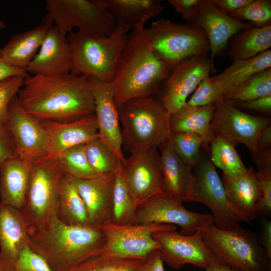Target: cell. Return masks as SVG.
Segmentation results:
<instances>
[{
	"label": "cell",
	"mask_w": 271,
	"mask_h": 271,
	"mask_svg": "<svg viewBox=\"0 0 271 271\" xmlns=\"http://www.w3.org/2000/svg\"><path fill=\"white\" fill-rule=\"evenodd\" d=\"M17 97L25 111L40 121L71 122L95 111L88 77L71 72L29 75Z\"/></svg>",
	"instance_id": "1"
},
{
	"label": "cell",
	"mask_w": 271,
	"mask_h": 271,
	"mask_svg": "<svg viewBox=\"0 0 271 271\" xmlns=\"http://www.w3.org/2000/svg\"><path fill=\"white\" fill-rule=\"evenodd\" d=\"M145 25L138 26L128 34L111 82L117 108L132 99L157 95L171 71L154 52Z\"/></svg>",
	"instance_id": "2"
},
{
	"label": "cell",
	"mask_w": 271,
	"mask_h": 271,
	"mask_svg": "<svg viewBox=\"0 0 271 271\" xmlns=\"http://www.w3.org/2000/svg\"><path fill=\"white\" fill-rule=\"evenodd\" d=\"M29 244L53 271H72L85 259L102 252L105 237L92 225H69L55 218L45 228L29 234Z\"/></svg>",
	"instance_id": "3"
},
{
	"label": "cell",
	"mask_w": 271,
	"mask_h": 271,
	"mask_svg": "<svg viewBox=\"0 0 271 271\" xmlns=\"http://www.w3.org/2000/svg\"><path fill=\"white\" fill-rule=\"evenodd\" d=\"M129 29L117 26L106 37L71 32L67 40L72 55L71 72L111 82L128 39Z\"/></svg>",
	"instance_id": "4"
},
{
	"label": "cell",
	"mask_w": 271,
	"mask_h": 271,
	"mask_svg": "<svg viewBox=\"0 0 271 271\" xmlns=\"http://www.w3.org/2000/svg\"><path fill=\"white\" fill-rule=\"evenodd\" d=\"M117 109L122 147L130 154L158 147L170 135V114L157 96L132 99Z\"/></svg>",
	"instance_id": "5"
},
{
	"label": "cell",
	"mask_w": 271,
	"mask_h": 271,
	"mask_svg": "<svg viewBox=\"0 0 271 271\" xmlns=\"http://www.w3.org/2000/svg\"><path fill=\"white\" fill-rule=\"evenodd\" d=\"M203 239L216 260L239 271H267L271 267L258 237L239 224L221 229L214 224L199 229Z\"/></svg>",
	"instance_id": "6"
},
{
	"label": "cell",
	"mask_w": 271,
	"mask_h": 271,
	"mask_svg": "<svg viewBox=\"0 0 271 271\" xmlns=\"http://www.w3.org/2000/svg\"><path fill=\"white\" fill-rule=\"evenodd\" d=\"M47 13L41 24L54 26L63 37L77 29L90 35L106 37L117 25L104 0H46Z\"/></svg>",
	"instance_id": "7"
},
{
	"label": "cell",
	"mask_w": 271,
	"mask_h": 271,
	"mask_svg": "<svg viewBox=\"0 0 271 271\" xmlns=\"http://www.w3.org/2000/svg\"><path fill=\"white\" fill-rule=\"evenodd\" d=\"M61 175L56 161L45 158L33 161L25 202L20 210L29 234L45 228L57 217Z\"/></svg>",
	"instance_id": "8"
},
{
	"label": "cell",
	"mask_w": 271,
	"mask_h": 271,
	"mask_svg": "<svg viewBox=\"0 0 271 271\" xmlns=\"http://www.w3.org/2000/svg\"><path fill=\"white\" fill-rule=\"evenodd\" d=\"M147 29L154 52L171 69L187 58L207 55L210 52L206 34L194 24L160 19L152 23Z\"/></svg>",
	"instance_id": "9"
},
{
	"label": "cell",
	"mask_w": 271,
	"mask_h": 271,
	"mask_svg": "<svg viewBox=\"0 0 271 271\" xmlns=\"http://www.w3.org/2000/svg\"><path fill=\"white\" fill-rule=\"evenodd\" d=\"M98 227L105 237L102 252L121 258L146 259L160 245L154 233L176 230V225L168 224H133L117 225L110 221Z\"/></svg>",
	"instance_id": "10"
},
{
	"label": "cell",
	"mask_w": 271,
	"mask_h": 271,
	"mask_svg": "<svg viewBox=\"0 0 271 271\" xmlns=\"http://www.w3.org/2000/svg\"><path fill=\"white\" fill-rule=\"evenodd\" d=\"M194 169L187 201L206 205L212 213L217 228L224 230L234 228L242 220L228 199L215 166L210 160L202 159Z\"/></svg>",
	"instance_id": "11"
},
{
	"label": "cell",
	"mask_w": 271,
	"mask_h": 271,
	"mask_svg": "<svg viewBox=\"0 0 271 271\" xmlns=\"http://www.w3.org/2000/svg\"><path fill=\"white\" fill-rule=\"evenodd\" d=\"M121 164L126 184L138 206L165 193L158 147L130 154Z\"/></svg>",
	"instance_id": "12"
},
{
	"label": "cell",
	"mask_w": 271,
	"mask_h": 271,
	"mask_svg": "<svg viewBox=\"0 0 271 271\" xmlns=\"http://www.w3.org/2000/svg\"><path fill=\"white\" fill-rule=\"evenodd\" d=\"M213 62L207 55L187 58L174 65L157 95L171 115L187 102L200 82L209 77Z\"/></svg>",
	"instance_id": "13"
},
{
	"label": "cell",
	"mask_w": 271,
	"mask_h": 271,
	"mask_svg": "<svg viewBox=\"0 0 271 271\" xmlns=\"http://www.w3.org/2000/svg\"><path fill=\"white\" fill-rule=\"evenodd\" d=\"M215 112L211 122L212 130L242 144L251 155L257 152L256 144L261 131L270 123V117L252 115L238 109L233 103L220 97L214 104Z\"/></svg>",
	"instance_id": "14"
},
{
	"label": "cell",
	"mask_w": 271,
	"mask_h": 271,
	"mask_svg": "<svg viewBox=\"0 0 271 271\" xmlns=\"http://www.w3.org/2000/svg\"><path fill=\"white\" fill-rule=\"evenodd\" d=\"M152 223L177 225L180 233L190 235L214 220L211 214L187 210L181 201L164 193L138 207L134 224Z\"/></svg>",
	"instance_id": "15"
},
{
	"label": "cell",
	"mask_w": 271,
	"mask_h": 271,
	"mask_svg": "<svg viewBox=\"0 0 271 271\" xmlns=\"http://www.w3.org/2000/svg\"><path fill=\"white\" fill-rule=\"evenodd\" d=\"M153 236L159 243L163 261L173 269L186 264L206 268L218 261L205 243L200 229L190 235L176 230L162 231Z\"/></svg>",
	"instance_id": "16"
},
{
	"label": "cell",
	"mask_w": 271,
	"mask_h": 271,
	"mask_svg": "<svg viewBox=\"0 0 271 271\" xmlns=\"http://www.w3.org/2000/svg\"><path fill=\"white\" fill-rule=\"evenodd\" d=\"M184 20L204 32L209 44L210 59L213 62L214 58L226 49L234 35L241 29L254 26L249 22L234 19L210 0H199Z\"/></svg>",
	"instance_id": "17"
},
{
	"label": "cell",
	"mask_w": 271,
	"mask_h": 271,
	"mask_svg": "<svg viewBox=\"0 0 271 271\" xmlns=\"http://www.w3.org/2000/svg\"><path fill=\"white\" fill-rule=\"evenodd\" d=\"M6 124L15 141V153L32 161L47 158V139L41 121L25 111L17 94L10 102Z\"/></svg>",
	"instance_id": "18"
},
{
	"label": "cell",
	"mask_w": 271,
	"mask_h": 271,
	"mask_svg": "<svg viewBox=\"0 0 271 271\" xmlns=\"http://www.w3.org/2000/svg\"><path fill=\"white\" fill-rule=\"evenodd\" d=\"M95 103L94 114L99 138L123 163L121 128L111 82L88 77Z\"/></svg>",
	"instance_id": "19"
},
{
	"label": "cell",
	"mask_w": 271,
	"mask_h": 271,
	"mask_svg": "<svg viewBox=\"0 0 271 271\" xmlns=\"http://www.w3.org/2000/svg\"><path fill=\"white\" fill-rule=\"evenodd\" d=\"M48 143V159L56 161L63 152L99 137L95 114L71 122L40 121Z\"/></svg>",
	"instance_id": "20"
},
{
	"label": "cell",
	"mask_w": 271,
	"mask_h": 271,
	"mask_svg": "<svg viewBox=\"0 0 271 271\" xmlns=\"http://www.w3.org/2000/svg\"><path fill=\"white\" fill-rule=\"evenodd\" d=\"M29 242L20 210L0 201V264L4 271H12L20 252Z\"/></svg>",
	"instance_id": "21"
},
{
	"label": "cell",
	"mask_w": 271,
	"mask_h": 271,
	"mask_svg": "<svg viewBox=\"0 0 271 271\" xmlns=\"http://www.w3.org/2000/svg\"><path fill=\"white\" fill-rule=\"evenodd\" d=\"M72 67V55L66 38L54 25L47 35L33 60L26 69L34 75H55L68 73Z\"/></svg>",
	"instance_id": "22"
},
{
	"label": "cell",
	"mask_w": 271,
	"mask_h": 271,
	"mask_svg": "<svg viewBox=\"0 0 271 271\" xmlns=\"http://www.w3.org/2000/svg\"><path fill=\"white\" fill-rule=\"evenodd\" d=\"M222 181L228 199L242 221L250 222L255 219L261 189L254 169L250 167L238 175L223 174Z\"/></svg>",
	"instance_id": "23"
},
{
	"label": "cell",
	"mask_w": 271,
	"mask_h": 271,
	"mask_svg": "<svg viewBox=\"0 0 271 271\" xmlns=\"http://www.w3.org/2000/svg\"><path fill=\"white\" fill-rule=\"evenodd\" d=\"M74 179L86 207L90 225L98 227L111 221L114 177Z\"/></svg>",
	"instance_id": "24"
},
{
	"label": "cell",
	"mask_w": 271,
	"mask_h": 271,
	"mask_svg": "<svg viewBox=\"0 0 271 271\" xmlns=\"http://www.w3.org/2000/svg\"><path fill=\"white\" fill-rule=\"evenodd\" d=\"M165 193L187 201L192 184V169L185 165L175 152L170 136L158 146Z\"/></svg>",
	"instance_id": "25"
},
{
	"label": "cell",
	"mask_w": 271,
	"mask_h": 271,
	"mask_svg": "<svg viewBox=\"0 0 271 271\" xmlns=\"http://www.w3.org/2000/svg\"><path fill=\"white\" fill-rule=\"evenodd\" d=\"M33 161L15 153L0 165L1 202L20 210L29 183Z\"/></svg>",
	"instance_id": "26"
},
{
	"label": "cell",
	"mask_w": 271,
	"mask_h": 271,
	"mask_svg": "<svg viewBox=\"0 0 271 271\" xmlns=\"http://www.w3.org/2000/svg\"><path fill=\"white\" fill-rule=\"evenodd\" d=\"M215 112L214 104L204 106H193L187 102L172 113L170 117L171 132H188L200 137L208 147L214 139L211 122Z\"/></svg>",
	"instance_id": "27"
},
{
	"label": "cell",
	"mask_w": 271,
	"mask_h": 271,
	"mask_svg": "<svg viewBox=\"0 0 271 271\" xmlns=\"http://www.w3.org/2000/svg\"><path fill=\"white\" fill-rule=\"evenodd\" d=\"M49 27L41 24L14 35L0 49V58L9 65L26 70L37 54Z\"/></svg>",
	"instance_id": "28"
},
{
	"label": "cell",
	"mask_w": 271,
	"mask_h": 271,
	"mask_svg": "<svg viewBox=\"0 0 271 271\" xmlns=\"http://www.w3.org/2000/svg\"><path fill=\"white\" fill-rule=\"evenodd\" d=\"M269 68H271L270 49L251 59L233 60L222 72L210 79L220 97H224L251 75Z\"/></svg>",
	"instance_id": "29"
},
{
	"label": "cell",
	"mask_w": 271,
	"mask_h": 271,
	"mask_svg": "<svg viewBox=\"0 0 271 271\" xmlns=\"http://www.w3.org/2000/svg\"><path fill=\"white\" fill-rule=\"evenodd\" d=\"M104 2L117 26L129 30L146 24L164 8L160 0H104Z\"/></svg>",
	"instance_id": "30"
},
{
	"label": "cell",
	"mask_w": 271,
	"mask_h": 271,
	"mask_svg": "<svg viewBox=\"0 0 271 271\" xmlns=\"http://www.w3.org/2000/svg\"><path fill=\"white\" fill-rule=\"evenodd\" d=\"M57 217L64 223L74 226L90 225L85 204L74 179L61 174L59 181Z\"/></svg>",
	"instance_id": "31"
},
{
	"label": "cell",
	"mask_w": 271,
	"mask_h": 271,
	"mask_svg": "<svg viewBox=\"0 0 271 271\" xmlns=\"http://www.w3.org/2000/svg\"><path fill=\"white\" fill-rule=\"evenodd\" d=\"M230 40L228 55L232 60L251 59L270 47L271 25L241 29Z\"/></svg>",
	"instance_id": "32"
},
{
	"label": "cell",
	"mask_w": 271,
	"mask_h": 271,
	"mask_svg": "<svg viewBox=\"0 0 271 271\" xmlns=\"http://www.w3.org/2000/svg\"><path fill=\"white\" fill-rule=\"evenodd\" d=\"M138 207L126 184L121 164L113 179L111 222L117 225L134 224Z\"/></svg>",
	"instance_id": "33"
},
{
	"label": "cell",
	"mask_w": 271,
	"mask_h": 271,
	"mask_svg": "<svg viewBox=\"0 0 271 271\" xmlns=\"http://www.w3.org/2000/svg\"><path fill=\"white\" fill-rule=\"evenodd\" d=\"M210 145V161L223 174L235 175L246 171L247 168L235 149L236 144L231 139L216 134Z\"/></svg>",
	"instance_id": "34"
},
{
	"label": "cell",
	"mask_w": 271,
	"mask_h": 271,
	"mask_svg": "<svg viewBox=\"0 0 271 271\" xmlns=\"http://www.w3.org/2000/svg\"><path fill=\"white\" fill-rule=\"evenodd\" d=\"M85 146L88 162L98 176L113 178L122 163L114 152L99 137Z\"/></svg>",
	"instance_id": "35"
},
{
	"label": "cell",
	"mask_w": 271,
	"mask_h": 271,
	"mask_svg": "<svg viewBox=\"0 0 271 271\" xmlns=\"http://www.w3.org/2000/svg\"><path fill=\"white\" fill-rule=\"evenodd\" d=\"M271 95V68L250 76L223 98L233 104Z\"/></svg>",
	"instance_id": "36"
},
{
	"label": "cell",
	"mask_w": 271,
	"mask_h": 271,
	"mask_svg": "<svg viewBox=\"0 0 271 271\" xmlns=\"http://www.w3.org/2000/svg\"><path fill=\"white\" fill-rule=\"evenodd\" d=\"M85 145L69 149L58 157L56 161L61 174L69 175L75 179L99 177L88 162Z\"/></svg>",
	"instance_id": "37"
},
{
	"label": "cell",
	"mask_w": 271,
	"mask_h": 271,
	"mask_svg": "<svg viewBox=\"0 0 271 271\" xmlns=\"http://www.w3.org/2000/svg\"><path fill=\"white\" fill-rule=\"evenodd\" d=\"M144 260L118 258L101 252L85 259L72 271H138Z\"/></svg>",
	"instance_id": "38"
},
{
	"label": "cell",
	"mask_w": 271,
	"mask_h": 271,
	"mask_svg": "<svg viewBox=\"0 0 271 271\" xmlns=\"http://www.w3.org/2000/svg\"><path fill=\"white\" fill-rule=\"evenodd\" d=\"M170 138L174 150L183 163L194 169L201 160L200 148L204 146L199 136L188 132H171Z\"/></svg>",
	"instance_id": "39"
},
{
	"label": "cell",
	"mask_w": 271,
	"mask_h": 271,
	"mask_svg": "<svg viewBox=\"0 0 271 271\" xmlns=\"http://www.w3.org/2000/svg\"><path fill=\"white\" fill-rule=\"evenodd\" d=\"M229 15L240 22L248 21L254 26L269 25L271 20V1L253 0L247 6Z\"/></svg>",
	"instance_id": "40"
},
{
	"label": "cell",
	"mask_w": 271,
	"mask_h": 271,
	"mask_svg": "<svg viewBox=\"0 0 271 271\" xmlns=\"http://www.w3.org/2000/svg\"><path fill=\"white\" fill-rule=\"evenodd\" d=\"M25 78L23 76H14L0 82V123H6L10 102L18 94Z\"/></svg>",
	"instance_id": "41"
},
{
	"label": "cell",
	"mask_w": 271,
	"mask_h": 271,
	"mask_svg": "<svg viewBox=\"0 0 271 271\" xmlns=\"http://www.w3.org/2000/svg\"><path fill=\"white\" fill-rule=\"evenodd\" d=\"M12 271H53L46 260L29 245L20 252Z\"/></svg>",
	"instance_id": "42"
},
{
	"label": "cell",
	"mask_w": 271,
	"mask_h": 271,
	"mask_svg": "<svg viewBox=\"0 0 271 271\" xmlns=\"http://www.w3.org/2000/svg\"><path fill=\"white\" fill-rule=\"evenodd\" d=\"M220 97L208 77L200 82L186 102L193 106H204L214 104Z\"/></svg>",
	"instance_id": "43"
},
{
	"label": "cell",
	"mask_w": 271,
	"mask_h": 271,
	"mask_svg": "<svg viewBox=\"0 0 271 271\" xmlns=\"http://www.w3.org/2000/svg\"><path fill=\"white\" fill-rule=\"evenodd\" d=\"M261 189V197L257 206L258 216L271 214V168L258 169L255 172Z\"/></svg>",
	"instance_id": "44"
},
{
	"label": "cell",
	"mask_w": 271,
	"mask_h": 271,
	"mask_svg": "<svg viewBox=\"0 0 271 271\" xmlns=\"http://www.w3.org/2000/svg\"><path fill=\"white\" fill-rule=\"evenodd\" d=\"M16 153L13 137L6 123H0V165Z\"/></svg>",
	"instance_id": "45"
},
{
	"label": "cell",
	"mask_w": 271,
	"mask_h": 271,
	"mask_svg": "<svg viewBox=\"0 0 271 271\" xmlns=\"http://www.w3.org/2000/svg\"><path fill=\"white\" fill-rule=\"evenodd\" d=\"M236 107L265 113L271 112V95L247 101L234 104Z\"/></svg>",
	"instance_id": "46"
},
{
	"label": "cell",
	"mask_w": 271,
	"mask_h": 271,
	"mask_svg": "<svg viewBox=\"0 0 271 271\" xmlns=\"http://www.w3.org/2000/svg\"><path fill=\"white\" fill-rule=\"evenodd\" d=\"M260 225L259 241L268 259L271 260V221L262 216Z\"/></svg>",
	"instance_id": "47"
},
{
	"label": "cell",
	"mask_w": 271,
	"mask_h": 271,
	"mask_svg": "<svg viewBox=\"0 0 271 271\" xmlns=\"http://www.w3.org/2000/svg\"><path fill=\"white\" fill-rule=\"evenodd\" d=\"M138 271H165L159 250L152 252L144 260Z\"/></svg>",
	"instance_id": "48"
},
{
	"label": "cell",
	"mask_w": 271,
	"mask_h": 271,
	"mask_svg": "<svg viewBox=\"0 0 271 271\" xmlns=\"http://www.w3.org/2000/svg\"><path fill=\"white\" fill-rule=\"evenodd\" d=\"M253 0H210L214 5L217 6L225 13L230 14L233 12L242 8Z\"/></svg>",
	"instance_id": "49"
},
{
	"label": "cell",
	"mask_w": 271,
	"mask_h": 271,
	"mask_svg": "<svg viewBox=\"0 0 271 271\" xmlns=\"http://www.w3.org/2000/svg\"><path fill=\"white\" fill-rule=\"evenodd\" d=\"M168 2L184 20L198 4L199 0H169Z\"/></svg>",
	"instance_id": "50"
},
{
	"label": "cell",
	"mask_w": 271,
	"mask_h": 271,
	"mask_svg": "<svg viewBox=\"0 0 271 271\" xmlns=\"http://www.w3.org/2000/svg\"><path fill=\"white\" fill-rule=\"evenodd\" d=\"M27 71L23 69L11 66L0 58V82L7 78L14 76H28Z\"/></svg>",
	"instance_id": "51"
},
{
	"label": "cell",
	"mask_w": 271,
	"mask_h": 271,
	"mask_svg": "<svg viewBox=\"0 0 271 271\" xmlns=\"http://www.w3.org/2000/svg\"><path fill=\"white\" fill-rule=\"evenodd\" d=\"M270 146L271 124L268 125L261 131L257 141L256 152L269 148Z\"/></svg>",
	"instance_id": "52"
},
{
	"label": "cell",
	"mask_w": 271,
	"mask_h": 271,
	"mask_svg": "<svg viewBox=\"0 0 271 271\" xmlns=\"http://www.w3.org/2000/svg\"><path fill=\"white\" fill-rule=\"evenodd\" d=\"M205 269V271H239L220 263L218 261L216 262Z\"/></svg>",
	"instance_id": "53"
},
{
	"label": "cell",
	"mask_w": 271,
	"mask_h": 271,
	"mask_svg": "<svg viewBox=\"0 0 271 271\" xmlns=\"http://www.w3.org/2000/svg\"><path fill=\"white\" fill-rule=\"evenodd\" d=\"M7 25L4 21L0 20V29H4L6 28Z\"/></svg>",
	"instance_id": "54"
},
{
	"label": "cell",
	"mask_w": 271,
	"mask_h": 271,
	"mask_svg": "<svg viewBox=\"0 0 271 271\" xmlns=\"http://www.w3.org/2000/svg\"><path fill=\"white\" fill-rule=\"evenodd\" d=\"M0 271H4V270L3 269L2 266H1V264H0Z\"/></svg>",
	"instance_id": "55"
},
{
	"label": "cell",
	"mask_w": 271,
	"mask_h": 271,
	"mask_svg": "<svg viewBox=\"0 0 271 271\" xmlns=\"http://www.w3.org/2000/svg\"><path fill=\"white\" fill-rule=\"evenodd\" d=\"M267 271H271V267H270Z\"/></svg>",
	"instance_id": "56"
}]
</instances>
